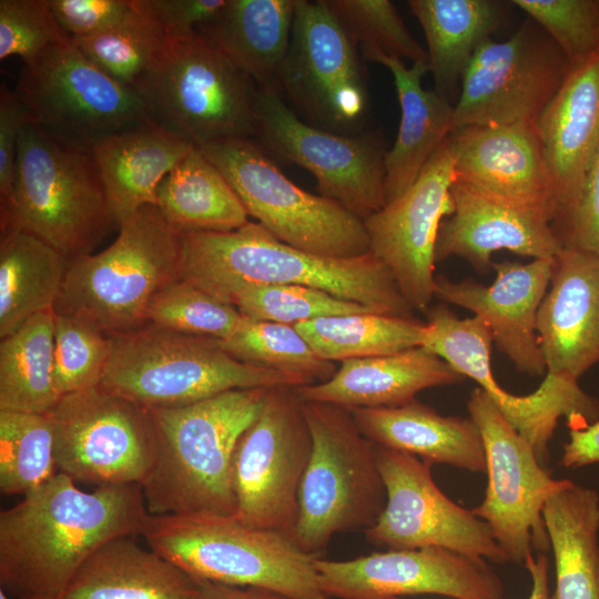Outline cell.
<instances>
[{
	"label": "cell",
	"mask_w": 599,
	"mask_h": 599,
	"mask_svg": "<svg viewBox=\"0 0 599 599\" xmlns=\"http://www.w3.org/2000/svg\"><path fill=\"white\" fill-rule=\"evenodd\" d=\"M140 485L83 491L69 476L49 481L0 512V583L16 599H62L80 568L120 537L142 536Z\"/></svg>",
	"instance_id": "1"
},
{
	"label": "cell",
	"mask_w": 599,
	"mask_h": 599,
	"mask_svg": "<svg viewBox=\"0 0 599 599\" xmlns=\"http://www.w3.org/2000/svg\"><path fill=\"white\" fill-rule=\"evenodd\" d=\"M181 235L180 278L222 302L245 283L303 285L375 313L413 317L392 273L372 252L351 258L319 256L280 241L251 221L230 232Z\"/></svg>",
	"instance_id": "2"
},
{
	"label": "cell",
	"mask_w": 599,
	"mask_h": 599,
	"mask_svg": "<svg viewBox=\"0 0 599 599\" xmlns=\"http://www.w3.org/2000/svg\"><path fill=\"white\" fill-rule=\"evenodd\" d=\"M267 389H232L186 406L149 409L158 445L140 486L151 515H235V448Z\"/></svg>",
	"instance_id": "3"
},
{
	"label": "cell",
	"mask_w": 599,
	"mask_h": 599,
	"mask_svg": "<svg viewBox=\"0 0 599 599\" xmlns=\"http://www.w3.org/2000/svg\"><path fill=\"white\" fill-rule=\"evenodd\" d=\"M116 226L91 153L27 123L13 194L0 206L1 233H30L73 260L91 254Z\"/></svg>",
	"instance_id": "4"
},
{
	"label": "cell",
	"mask_w": 599,
	"mask_h": 599,
	"mask_svg": "<svg viewBox=\"0 0 599 599\" xmlns=\"http://www.w3.org/2000/svg\"><path fill=\"white\" fill-rule=\"evenodd\" d=\"M150 549L196 580L261 587L291 599H333L321 588L315 558L284 534L219 514L150 515Z\"/></svg>",
	"instance_id": "5"
},
{
	"label": "cell",
	"mask_w": 599,
	"mask_h": 599,
	"mask_svg": "<svg viewBox=\"0 0 599 599\" xmlns=\"http://www.w3.org/2000/svg\"><path fill=\"white\" fill-rule=\"evenodd\" d=\"M103 251L70 261L54 313L75 316L109 336L148 324L153 297L180 280L182 235L156 205L124 220Z\"/></svg>",
	"instance_id": "6"
},
{
	"label": "cell",
	"mask_w": 599,
	"mask_h": 599,
	"mask_svg": "<svg viewBox=\"0 0 599 599\" xmlns=\"http://www.w3.org/2000/svg\"><path fill=\"white\" fill-rule=\"evenodd\" d=\"M110 338L99 386L146 409L186 406L238 388L311 384L245 364L209 336L146 324Z\"/></svg>",
	"instance_id": "7"
},
{
	"label": "cell",
	"mask_w": 599,
	"mask_h": 599,
	"mask_svg": "<svg viewBox=\"0 0 599 599\" xmlns=\"http://www.w3.org/2000/svg\"><path fill=\"white\" fill-rule=\"evenodd\" d=\"M134 90L150 121L195 146L254 138L256 84L197 30L167 35Z\"/></svg>",
	"instance_id": "8"
},
{
	"label": "cell",
	"mask_w": 599,
	"mask_h": 599,
	"mask_svg": "<svg viewBox=\"0 0 599 599\" xmlns=\"http://www.w3.org/2000/svg\"><path fill=\"white\" fill-rule=\"evenodd\" d=\"M302 403L313 445L293 539L317 556L335 535L372 527L385 507L386 490L377 446L361 432L351 409Z\"/></svg>",
	"instance_id": "9"
},
{
	"label": "cell",
	"mask_w": 599,
	"mask_h": 599,
	"mask_svg": "<svg viewBox=\"0 0 599 599\" xmlns=\"http://www.w3.org/2000/svg\"><path fill=\"white\" fill-rule=\"evenodd\" d=\"M230 183L248 216L280 241L325 257L369 253L364 222L343 205L287 179L253 138L197 146Z\"/></svg>",
	"instance_id": "10"
},
{
	"label": "cell",
	"mask_w": 599,
	"mask_h": 599,
	"mask_svg": "<svg viewBox=\"0 0 599 599\" xmlns=\"http://www.w3.org/2000/svg\"><path fill=\"white\" fill-rule=\"evenodd\" d=\"M14 92L28 123L89 153L100 140L150 121L136 91L98 68L72 40L23 63Z\"/></svg>",
	"instance_id": "11"
},
{
	"label": "cell",
	"mask_w": 599,
	"mask_h": 599,
	"mask_svg": "<svg viewBox=\"0 0 599 599\" xmlns=\"http://www.w3.org/2000/svg\"><path fill=\"white\" fill-rule=\"evenodd\" d=\"M277 91L305 122L362 133L369 97L359 52L324 0H297Z\"/></svg>",
	"instance_id": "12"
},
{
	"label": "cell",
	"mask_w": 599,
	"mask_h": 599,
	"mask_svg": "<svg viewBox=\"0 0 599 599\" xmlns=\"http://www.w3.org/2000/svg\"><path fill=\"white\" fill-rule=\"evenodd\" d=\"M312 445L303 403L294 387L268 388L260 414L235 448L232 467L235 518L293 538Z\"/></svg>",
	"instance_id": "13"
},
{
	"label": "cell",
	"mask_w": 599,
	"mask_h": 599,
	"mask_svg": "<svg viewBox=\"0 0 599 599\" xmlns=\"http://www.w3.org/2000/svg\"><path fill=\"white\" fill-rule=\"evenodd\" d=\"M58 473L75 483L141 485L156 454L149 409L100 386L61 396L48 413Z\"/></svg>",
	"instance_id": "14"
},
{
	"label": "cell",
	"mask_w": 599,
	"mask_h": 599,
	"mask_svg": "<svg viewBox=\"0 0 599 599\" xmlns=\"http://www.w3.org/2000/svg\"><path fill=\"white\" fill-rule=\"evenodd\" d=\"M467 409L483 437L488 475L485 497L471 510L489 525L507 562L524 565L534 550L550 549L544 507L568 479L551 477L481 388L470 393Z\"/></svg>",
	"instance_id": "15"
},
{
	"label": "cell",
	"mask_w": 599,
	"mask_h": 599,
	"mask_svg": "<svg viewBox=\"0 0 599 599\" xmlns=\"http://www.w3.org/2000/svg\"><path fill=\"white\" fill-rule=\"evenodd\" d=\"M426 326L422 347L475 380L530 444L542 466L549 460V441L561 417L567 418L570 429L599 422V403L581 389L578 380L547 373L529 395H512L504 389L491 372L493 336L481 318H459L445 305H437L428 311Z\"/></svg>",
	"instance_id": "16"
},
{
	"label": "cell",
	"mask_w": 599,
	"mask_h": 599,
	"mask_svg": "<svg viewBox=\"0 0 599 599\" xmlns=\"http://www.w3.org/2000/svg\"><path fill=\"white\" fill-rule=\"evenodd\" d=\"M570 68L565 53L531 19L508 39H488L461 80L454 105V131L537 123Z\"/></svg>",
	"instance_id": "17"
},
{
	"label": "cell",
	"mask_w": 599,
	"mask_h": 599,
	"mask_svg": "<svg viewBox=\"0 0 599 599\" xmlns=\"http://www.w3.org/2000/svg\"><path fill=\"white\" fill-rule=\"evenodd\" d=\"M256 141L266 152L309 171L319 195L365 220L386 204L385 150L378 133L343 135L302 120L278 92L257 88Z\"/></svg>",
	"instance_id": "18"
},
{
	"label": "cell",
	"mask_w": 599,
	"mask_h": 599,
	"mask_svg": "<svg viewBox=\"0 0 599 599\" xmlns=\"http://www.w3.org/2000/svg\"><path fill=\"white\" fill-rule=\"evenodd\" d=\"M377 460L386 504L376 522L365 530L368 542L396 550L438 547L507 562L489 525L439 489L430 464L380 446Z\"/></svg>",
	"instance_id": "19"
},
{
	"label": "cell",
	"mask_w": 599,
	"mask_h": 599,
	"mask_svg": "<svg viewBox=\"0 0 599 599\" xmlns=\"http://www.w3.org/2000/svg\"><path fill=\"white\" fill-rule=\"evenodd\" d=\"M454 165L449 135L402 195L363 220L369 251L413 309L427 311L435 297V248L441 222L454 212Z\"/></svg>",
	"instance_id": "20"
},
{
	"label": "cell",
	"mask_w": 599,
	"mask_h": 599,
	"mask_svg": "<svg viewBox=\"0 0 599 599\" xmlns=\"http://www.w3.org/2000/svg\"><path fill=\"white\" fill-rule=\"evenodd\" d=\"M315 568L322 590L333 599L504 598L501 579L485 559L438 547L387 549L349 560L316 557Z\"/></svg>",
	"instance_id": "21"
},
{
	"label": "cell",
	"mask_w": 599,
	"mask_h": 599,
	"mask_svg": "<svg viewBox=\"0 0 599 599\" xmlns=\"http://www.w3.org/2000/svg\"><path fill=\"white\" fill-rule=\"evenodd\" d=\"M554 267L555 257L534 258L527 264L493 263L496 277L489 286L468 280L453 282L438 274L435 297L481 318L493 342L516 369L540 376L547 367L538 339L537 319Z\"/></svg>",
	"instance_id": "22"
},
{
	"label": "cell",
	"mask_w": 599,
	"mask_h": 599,
	"mask_svg": "<svg viewBox=\"0 0 599 599\" xmlns=\"http://www.w3.org/2000/svg\"><path fill=\"white\" fill-rule=\"evenodd\" d=\"M455 179L496 200L556 219L537 123L467 126L450 134Z\"/></svg>",
	"instance_id": "23"
},
{
	"label": "cell",
	"mask_w": 599,
	"mask_h": 599,
	"mask_svg": "<svg viewBox=\"0 0 599 599\" xmlns=\"http://www.w3.org/2000/svg\"><path fill=\"white\" fill-rule=\"evenodd\" d=\"M454 212L440 224L435 261L450 256L486 271L499 250L532 258L555 257L564 247L552 219L536 210L490 197L455 179Z\"/></svg>",
	"instance_id": "24"
},
{
	"label": "cell",
	"mask_w": 599,
	"mask_h": 599,
	"mask_svg": "<svg viewBox=\"0 0 599 599\" xmlns=\"http://www.w3.org/2000/svg\"><path fill=\"white\" fill-rule=\"evenodd\" d=\"M537 334L547 373L578 380L599 363V256L566 247L555 256Z\"/></svg>",
	"instance_id": "25"
},
{
	"label": "cell",
	"mask_w": 599,
	"mask_h": 599,
	"mask_svg": "<svg viewBox=\"0 0 599 599\" xmlns=\"http://www.w3.org/2000/svg\"><path fill=\"white\" fill-rule=\"evenodd\" d=\"M537 128L556 201L555 229L577 205L599 148V50L571 65Z\"/></svg>",
	"instance_id": "26"
},
{
	"label": "cell",
	"mask_w": 599,
	"mask_h": 599,
	"mask_svg": "<svg viewBox=\"0 0 599 599\" xmlns=\"http://www.w3.org/2000/svg\"><path fill=\"white\" fill-rule=\"evenodd\" d=\"M465 378L436 354L415 347L392 355L343 361L331 379L294 389L303 402L348 409L396 407L414 400L424 389Z\"/></svg>",
	"instance_id": "27"
},
{
	"label": "cell",
	"mask_w": 599,
	"mask_h": 599,
	"mask_svg": "<svg viewBox=\"0 0 599 599\" xmlns=\"http://www.w3.org/2000/svg\"><path fill=\"white\" fill-rule=\"evenodd\" d=\"M195 145L152 121L100 140L91 156L120 224L146 205H156L163 179Z\"/></svg>",
	"instance_id": "28"
},
{
	"label": "cell",
	"mask_w": 599,
	"mask_h": 599,
	"mask_svg": "<svg viewBox=\"0 0 599 599\" xmlns=\"http://www.w3.org/2000/svg\"><path fill=\"white\" fill-rule=\"evenodd\" d=\"M361 432L375 445L425 463L486 473L479 428L470 418L443 416L416 399L396 407L351 409Z\"/></svg>",
	"instance_id": "29"
},
{
	"label": "cell",
	"mask_w": 599,
	"mask_h": 599,
	"mask_svg": "<svg viewBox=\"0 0 599 599\" xmlns=\"http://www.w3.org/2000/svg\"><path fill=\"white\" fill-rule=\"evenodd\" d=\"M365 59L390 71L402 111L397 138L384 160V194L388 203L416 181L432 155L454 131V104L435 90L423 88L422 80L429 72L428 62L406 67L403 60L382 53Z\"/></svg>",
	"instance_id": "30"
},
{
	"label": "cell",
	"mask_w": 599,
	"mask_h": 599,
	"mask_svg": "<svg viewBox=\"0 0 599 599\" xmlns=\"http://www.w3.org/2000/svg\"><path fill=\"white\" fill-rule=\"evenodd\" d=\"M297 0H226L196 30L257 88L277 91Z\"/></svg>",
	"instance_id": "31"
},
{
	"label": "cell",
	"mask_w": 599,
	"mask_h": 599,
	"mask_svg": "<svg viewBox=\"0 0 599 599\" xmlns=\"http://www.w3.org/2000/svg\"><path fill=\"white\" fill-rule=\"evenodd\" d=\"M199 582L179 566L120 537L77 572L62 599H199Z\"/></svg>",
	"instance_id": "32"
},
{
	"label": "cell",
	"mask_w": 599,
	"mask_h": 599,
	"mask_svg": "<svg viewBox=\"0 0 599 599\" xmlns=\"http://www.w3.org/2000/svg\"><path fill=\"white\" fill-rule=\"evenodd\" d=\"M424 30L435 91L456 104L461 80L478 48L505 21V2L496 0H409Z\"/></svg>",
	"instance_id": "33"
},
{
	"label": "cell",
	"mask_w": 599,
	"mask_h": 599,
	"mask_svg": "<svg viewBox=\"0 0 599 599\" xmlns=\"http://www.w3.org/2000/svg\"><path fill=\"white\" fill-rule=\"evenodd\" d=\"M542 516L555 561L550 599H599L598 493L567 480Z\"/></svg>",
	"instance_id": "34"
},
{
	"label": "cell",
	"mask_w": 599,
	"mask_h": 599,
	"mask_svg": "<svg viewBox=\"0 0 599 599\" xmlns=\"http://www.w3.org/2000/svg\"><path fill=\"white\" fill-rule=\"evenodd\" d=\"M70 261L41 238L22 231L0 236V337L35 314L54 308Z\"/></svg>",
	"instance_id": "35"
},
{
	"label": "cell",
	"mask_w": 599,
	"mask_h": 599,
	"mask_svg": "<svg viewBox=\"0 0 599 599\" xmlns=\"http://www.w3.org/2000/svg\"><path fill=\"white\" fill-rule=\"evenodd\" d=\"M156 206L180 232H230L248 222L230 183L197 146L163 179Z\"/></svg>",
	"instance_id": "36"
},
{
	"label": "cell",
	"mask_w": 599,
	"mask_h": 599,
	"mask_svg": "<svg viewBox=\"0 0 599 599\" xmlns=\"http://www.w3.org/2000/svg\"><path fill=\"white\" fill-rule=\"evenodd\" d=\"M54 309L29 318L0 343V410L48 414L61 398L54 382Z\"/></svg>",
	"instance_id": "37"
},
{
	"label": "cell",
	"mask_w": 599,
	"mask_h": 599,
	"mask_svg": "<svg viewBox=\"0 0 599 599\" xmlns=\"http://www.w3.org/2000/svg\"><path fill=\"white\" fill-rule=\"evenodd\" d=\"M322 358L335 362L400 353L422 347L426 323L374 312L319 317L295 324Z\"/></svg>",
	"instance_id": "38"
},
{
	"label": "cell",
	"mask_w": 599,
	"mask_h": 599,
	"mask_svg": "<svg viewBox=\"0 0 599 599\" xmlns=\"http://www.w3.org/2000/svg\"><path fill=\"white\" fill-rule=\"evenodd\" d=\"M222 347L236 359L258 368L323 383L337 370L334 362L319 357L294 325L243 316Z\"/></svg>",
	"instance_id": "39"
},
{
	"label": "cell",
	"mask_w": 599,
	"mask_h": 599,
	"mask_svg": "<svg viewBox=\"0 0 599 599\" xmlns=\"http://www.w3.org/2000/svg\"><path fill=\"white\" fill-rule=\"evenodd\" d=\"M58 473L48 414L0 410V491H33Z\"/></svg>",
	"instance_id": "40"
},
{
	"label": "cell",
	"mask_w": 599,
	"mask_h": 599,
	"mask_svg": "<svg viewBox=\"0 0 599 599\" xmlns=\"http://www.w3.org/2000/svg\"><path fill=\"white\" fill-rule=\"evenodd\" d=\"M166 37L143 0H133V11L121 24L97 35L71 40L108 75L134 89L136 81L160 52Z\"/></svg>",
	"instance_id": "41"
},
{
	"label": "cell",
	"mask_w": 599,
	"mask_h": 599,
	"mask_svg": "<svg viewBox=\"0 0 599 599\" xmlns=\"http://www.w3.org/2000/svg\"><path fill=\"white\" fill-rule=\"evenodd\" d=\"M225 302L234 305L245 317L288 325L326 316L373 312L318 288L287 284H241L227 294Z\"/></svg>",
	"instance_id": "42"
},
{
	"label": "cell",
	"mask_w": 599,
	"mask_h": 599,
	"mask_svg": "<svg viewBox=\"0 0 599 599\" xmlns=\"http://www.w3.org/2000/svg\"><path fill=\"white\" fill-rule=\"evenodd\" d=\"M365 59L382 53L412 63L428 62L427 51L406 28L389 0H324Z\"/></svg>",
	"instance_id": "43"
},
{
	"label": "cell",
	"mask_w": 599,
	"mask_h": 599,
	"mask_svg": "<svg viewBox=\"0 0 599 599\" xmlns=\"http://www.w3.org/2000/svg\"><path fill=\"white\" fill-rule=\"evenodd\" d=\"M242 318L234 305L181 278L153 297L146 314L148 324L216 339L230 336Z\"/></svg>",
	"instance_id": "44"
},
{
	"label": "cell",
	"mask_w": 599,
	"mask_h": 599,
	"mask_svg": "<svg viewBox=\"0 0 599 599\" xmlns=\"http://www.w3.org/2000/svg\"><path fill=\"white\" fill-rule=\"evenodd\" d=\"M110 351V336L94 325L55 314L53 366L60 396L99 386Z\"/></svg>",
	"instance_id": "45"
},
{
	"label": "cell",
	"mask_w": 599,
	"mask_h": 599,
	"mask_svg": "<svg viewBox=\"0 0 599 599\" xmlns=\"http://www.w3.org/2000/svg\"><path fill=\"white\" fill-rule=\"evenodd\" d=\"M560 48L571 65L599 50V0H514Z\"/></svg>",
	"instance_id": "46"
},
{
	"label": "cell",
	"mask_w": 599,
	"mask_h": 599,
	"mask_svg": "<svg viewBox=\"0 0 599 599\" xmlns=\"http://www.w3.org/2000/svg\"><path fill=\"white\" fill-rule=\"evenodd\" d=\"M70 41L47 0H0V60L18 55L29 63L49 47Z\"/></svg>",
	"instance_id": "47"
},
{
	"label": "cell",
	"mask_w": 599,
	"mask_h": 599,
	"mask_svg": "<svg viewBox=\"0 0 599 599\" xmlns=\"http://www.w3.org/2000/svg\"><path fill=\"white\" fill-rule=\"evenodd\" d=\"M70 38H87L121 24L133 11V0H47Z\"/></svg>",
	"instance_id": "48"
},
{
	"label": "cell",
	"mask_w": 599,
	"mask_h": 599,
	"mask_svg": "<svg viewBox=\"0 0 599 599\" xmlns=\"http://www.w3.org/2000/svg\"><path fill=\"white\" fill-rule=\"evenodd\" d=\"M555 231L564 246L599 256V148L577 205Z\"/></svg>",
	"instance_id": "49"
},
{
	"label": "cell",
	"mask_w": 599,
	"mask_h": 599,
	"mask_svg": "<svg viewBox=\"0 0 599 599\" xmlns=\"http://www.w3.org/2000/svg\"><path fill=\"white\" fill-rule=\"evenodd\" d=\"M28 123L27 111L6 83L0 90V206L6 205L12 194L16 177L18 141Z\"/></svg>",
	"instance_id": "50"
},
{
	"label": "cell",
	"mask_w": 599,
	"mask_h": 599,
	"mask_svg": "<svg viewBox=\"0 0 599 599\" xmlns=\"http://www.w3.org/2000/svg\"><path fill=\"white\" fill-rule=\"evenodd\" d=\"M167 35H182L212 19L226 0H143Z\"/></svg>",
	"instance_id": "51"
},
{
	"label": "cell",
	"mask_w": 599,
	"mask_h": 599,
	"mask_svg": "<svg viewBox=\"0 0 599 599\" xmlns=\"http://www.w3.org/2000/svg\"><path fill=\"white\" fill-rule=\"evenodd\" d=\"M599 463V422L571 428L564 444L561 464L568 469Z\"/></svg>",
	"instance_id": "52"
},
{
	"label": "cell",
	"mask_w": 599,
	"mask_h": 599,
	"mask_svg": "<svg viewBox=\"0 0 599 599\" xmlns=\"http://www.w3.org/2000/svg\"><path fill=\"white\" fill-rule=\"evenodd\" d=\"M197 582L199 599H291L267 588L232 586L209 580H197Z\"/></svg>",
	"instance_id": "53"
},
{
	"label": "cell",
	"mask_w": 599,
	"mask_h": 599,
	"mask_svg": "<svg viewBox=\"0 0 599 599\" xmlns=\"http://www.w3.org/2000/svg\"><path fill=\"white\" fill-rule=\"evenodd\" d=\"M531 580L527 599H550L549 592V560L545 552L530 555L524 562Z\"/></svg>",
	"instance_id": "54"
},
{
	"label": "cell",
	"mask_w": 599,
	"mask_h": 599,
	"mask_svg": "<svg viewBox=\"0 0 599 599\" xmlns=\"http://www.w3.org/2000/svg\"><path fill=\"white\" fill-rule=\"evenodd\" d=\"M0 599H11V597L1 588L0 589Z\"/></svg>",
	"instance_id": "55"
},
{
	"label": "cell",
	"mask_w": 599,
	"mask_h": 599,
	"mask_svg": "<svg viewBox=\"0 0 599 599\" xmlns=\"http://www.w3.org/2000/svg\"><path fill=\"white\" fill-rule=\"evenodd\" d=\"M387 599H405V598H387ZM447 599H454V598H447Z\"/></svg>",
	"instance_id": "56"
}]
</instances>
